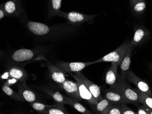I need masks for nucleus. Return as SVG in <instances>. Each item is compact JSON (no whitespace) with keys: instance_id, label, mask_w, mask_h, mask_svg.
Segmentation results:
<instances>
[{"instance_id":"obj_1","label":"nucleus","mask_w":152,"mask_h":114,"mask_svg":"<svg viewBox=\"0 0 152 114\" xmlns=\"http://www.w3.org/2000/svg\"><path fill=\"white\" fill-rule=\"evenodd\" d=\"M129 44L128 42H124L115 51L109 53L98 60L94 61L95 63L102 62H110L116 63L119 65L124 58Z\"/></svg>"},{"instance_id":"obj_2","label":"nucleus","mask_w":152,"mask_h":114,"mask_svg":"<svg viewBox=\"0 0 152 114\" xmlns=\"http://www.w3.org/2000/svg\"><path fill=\"white\" fill-rule=\"evenodd\" d=\"M113 87H116L121 92L124 98L128 103H140L138 94L135 91L134 89H132L129 86L126 84V81H119L116 86Z\"/></svg>"},{"instance_id":"obj_3","label":"nucleus","mask_w":152,"mask_h":114,"mask_svg":"<svg viewBox=\"0 0 152 114\" xmlns=\"http://www.w3.org/2000/svg\"><path fill=\"white\" fill-rule=\"evenodd\" d=\"M94 63V62H61L56 63L55 65L62 70L65 73H71L73 72H79L83 70L87 66Z\"/></svg>"},{"instance_id":"obj_4","label":"nucleus","mask_w":152,"mask_h":114,"mask_svg":"<svg viewBox=\"0 0 152 114\" xmlns=\"http://www.w3.org/2000/svg\"><path fill=\"white\" fill-rule=\"evenodd\" d=\"M69 74L76 81V82L78 85L80 97L82 99L87 100L91 104L96 105L98 104V102L92 95L91 92L89 91L86 85L82 81V80L76 75L73 74L71 73H69Z\"/></svg>"},{"instance_id":"obj_5","label":"nucleus","mask_w":152,"mask_h":114,"mask_svg":"<svg viewBox=\"0 0 152 114\" xmlns=\"http://www.w3.org/2000/svg\"><path fill=\"white\" fill-rule=\"evenodd\" d=\"M126 79L129 82L134 84L137 89L152 97V91L149 85L144 81L137 77L131 70L128 71Z\"/></svg>"},{"instance_id":"obj_6","label":"nucleus","mask_w":152,"mask_h":114,"mask_svg":"<svg viewBox=\"0 0 152 114\" xmlns=\"http://www.w3.org/2000/svg\"><path fill=\"white\" fill-rule=\"evenodd\" d=\"M103 93L105 98L112 105L128 103L121 92L116 87H111L110 89L104 91Z\"/></svg>"},{"instance_id":"obj_7","label":"nucleus","mask_w":152,"mask_h":114,"mask_svg":"<svg viewBox=\"0 0 152 114\" xmlns=\"http://www.w3.org/2000/svg\"><path fill=\"white\" fill-rule=\"evenodd\" d=\"M134 47L129 44L124 58L119 65L121 70V74L119 76V79L120 81H125L126 80V76L130 66L132 53Z\"/></svg>"},{"instance_id":"obj_8","label":"nucleus","mask_w":152,"mask_h":114,"mask_svg":"<svg viewBox=\"0 0 152 114\" xmlns=\"http://www.w3.org/2000/svg\"><path fill=\"white\" fill-rule=\"evenodd\" d=\"M75 74L82 80V81L86 85L89 91L91 92L98 102L103 99L101 93V90L99 87L87 79L80 71L76 72Z\"/></svg>"},{"instance_id":"obj_9","label":"nucleus","mask_w":152,"mask_h":114,"mask_svg":"<svg viewBox=\"0 0 152 114\" xmlns=\"http://www.w3.org/2000/svg\"><path fill=\"white\" fill-rule=\"evenodd\" d=\"M60 86L67 94L70 97L78 101L82 99L80 97L78 85L77 82L75 83L66 80L63 83L60 84Z\"/></svg>"},{"instance_id":"obj_10","label":"nucleus","mask_w":152,"mask_h":114,"mask_svg":"<svg viewBox=\"0 0 152 114\" xmlns=\"http://www.w3.org/2000/svg\"><path fill=\"white\" fill-rule=\"evenodd\" d=\"M119 64L112 62L111 66L109 68L105 76L106 83L111 87L116 86L119 81V76L118 73V68Z\"/></svg>"},{"instance_id":"obj_11","label":"nucleus","mask_w":152,"mask_h":114,"mask_svg":"<svg viewBox=\"0 0 152 114\" xmlns=\"http://www.w3.org/2000/svg\"><path fill=\"white\" fill-rule=\"evenodd\" d=\"M64 17L72 23H82L90 21L94 17L93 16H88L77 12H70L64 14Z\"/></svg>"},{"instance_id":"obj_12","label":"nucleus","mask_w":152,"mask_h":114,"mask_svg":"<svg viewBox=\"0 0 152 114\" xmlns=\"http://www.w3.org/2000/svg\"><path fill=\"white\" fill-rule=\"evenodd\" d=\"M49 74L52 80L55 82L61 84L66 80L65 72L55 65L49 64L47 65Z\"/></svg>"},{"instance_id":"obj_13","label":"nucleus","mask_w":152,"mask_h":114,"mask_svg":"<svg viewBox=\"0 0 152 114\" xmlns=\"http://www.w3.org/2000/svg\"><path fill=\"white\" fill-rule=\"evenodd\" d=\"M33 56L34 53L31 50L22 49L17 50L14 53L12 56V59L15 62H20L31 60Z\"/></svg>"},{"instance_id":"obj_14","label":"nucleus","mask_w":152,"mask_h":114,"mask_svg":"<svg viewBox=\"0 0 152 114\" xmlns=\"http://www.w3.org/2000/svg\"><path fill=\"white\" fill-rule=\"evenodd\" d=\"M27 26L29 30L36 35H44L48 34L50 30L46 25L37 22H29Z\"/></svg>"},{"instance_id":"obj_15","label":"nucleus","mask_w":152,"mask_h":114,"mask_svg":"<svg viewBox=\"0 0 152 114\" xmlns=\"http://www.w3.org/2000/svg\"><path fill=\"white\" fill-rule=\"evenodd\" d=\"M149 33L145 28L138 27L135 30L133 40L130 44L134 46L141 44L147 37Z\"/></svg>"},{"instance_id":"obj_16","label":"nucleus","mask_w":152,"mask_h":114,"mask_svg":"<svg viewBox=\"0 0 152 114\" xmlns=\"http://www.w3.org/2000/svg\"><path fill=\"white\" fill-rule=\"evenodd\" d=\"M19 93L22 97L28 102H34L36 100V96L35 93L25 85L20 86Z\"/></svg>"},{"instance_id":"obj_17","label":"nucleus","mask_w":152,"mask_h":114,"mask_svg":"<svg viewBox=\"0 0 152 114\" xmlns=\"http://www.w3.org/2000/svg\"><path fill=\"white\" fill-rule=\"evenodd\" d=\"M65 102L64 104L72 106L78 112L82 114H91L92 112L87 109L83 105L80 103L78 100L74 99L72 98L64 96Z\"/></svg>"},{"instance_id":"obj_18","label":"nucleus","mask_w":152,"mask_h":114,"mask_svg":"<svg viewBox=\"0 0 152 114\" xmlns=\"http://www.w3.org/2000/svg\"><path fill=\"white\" fill-rule=\"evenodd\" d=\"M64 103H58L57 106L55 107H48L41 111L40 113L46 114H67L68 112L65 110Z\"/></svg>"},{"instance_id":"obj_19","label":"nucleus","mask_w":152,"mask_h":114,"mask_svg":"<svg viewBox=\"0 0 152 114\" xmlns=\"http://www.w3.org/2000/svg\"><path fill=\"white\" fill-rule=\"evenodd\" d=\"M134 90L139 95L140 103L152 109V97L139 89H134Z\"/></svg>"},{"instance_id":"obj_20","label":"nucleus","mask_w":152,"mask_h":114,"mask_svg":"<svg viewBox=\"0 0 152 114\" xmlns=\"http://www.w3.org/2000/svg\"><path fill=\"white\" fill-rule=\"evenodd\" d=\"M9 73L12 78L20 81H23L26 77V74L24 70L17 67L11 68L9 69Z\"/></svg>"},{"instance_id":"obj_21","label":"nucleus","mask_w":152,"mask_h":114,"mask_svg":"<svg viewBox=\"0 0 152 114\" xmlns=\"http://www.w3.org/2000/svg\"><path fill=\"white\" fill-rule=\"evenodd\" d=\"M2 90L6 95L9 96L13 99L21 102H24L25 100L19 93H17L15 91H14L7 84H5L2 86Z\"/></svg>"},{"instance_id":"obj_22","label":"nucleus","mask_w":152,"mask_h":114,"mask_svg":"<svg viewBox=\"0 0 152 114\" xmlns=\"http://www.w3.org/2000/svg\"><path fill=\"white\" fill-rule=\"evenodd\" d=\"M132 10L134 13L137 14H141L144 12L146 7L145 0H137L133 5H131Z\"/></svg>"},{"instance_id":"obj_23","label":"nucleus","mask_w":152,"mask_h":114,"mask_svg":"<svg viewBox=\"0 0 152 114\" xmlns=\"http://www.w3.org/2000/svg\"><path fill=\"white\" fill-rule=\"evenodd\" d=\"M102 114H122L120 104L112 105L103 110Z\"/></svg>"},{"instance_id":"obj_24","label":"nucleus","mask_w":152,"mask_h":114,"mask_svg":"<svg viewBox=\"0 0 152 114\" xmlns=\"http://www.w3.org/2000/svg\"><path fill=\"white\" fill-rule=\"evenodd\" d=\"M112 104L106 98H103L98 102L96 105H95L96 107V111L99 114H101L102 112L109 105H112Z\"/></svg>"},{"instance_id":"obj_25","label":"nucleus","mask_w":152,"mask_h":114,"mask_svg":"<svg viewBox=\"0 0 152 114\" xmlns=\"http://www.w3.org/2000/svg\"><path fill=\"white\" fill-rule=\"evenodd\" d=\"M57 104L54 105H48L39 102H32V104L31 105L33 109L37 110V111H39V112L43 111V110L46 109L47 108L55 107V106H57Z\"/></svg>"},{"instance_id":"obj_26","label":"nucleus","mask_w":152,"mask_h":114,"mask_svg":"<svg viewBox=\"0 0 152 114\" xmlns=\"http://www.w3.org/2000/svg\"><path fill=\"white\" fill-rule=\"evenodd\" d=\"M5 12L8 14H12L16 10V5L13 1H10L6 2L4 6Z\"/></svg>"},{"instance_id":"obj_27","label":"nucleus","mask_w":152,"mask_h":114,"mask_svg":"<svg viewBox=\"0 0 152 114\" xmlns=\"http://www.w3.org/2000/svg\"><path fill=\"white\" fill-rule=\"evenodd\" d=\"M48 93L57 102L64 104V97L59 92L57 91L54 93Z\"/></svg>"},{"instance_id":"obj_28","label":"nucleus","mask_w":152,"mask_h":114,"mask_svg":"<svg viewBox=\"0 0 152 114\" xmlns=\"http://www.w3.org/2000/svg\"><path fill=\"white\" fill-rule=\"evenodd\" d=\"M126 104H120L122 114H137V112L131 109L126 105Z\"/></svg>"},{"instance_id":"obj_29","label":"nucleus","mask_w":152,"mask_h":114,"mask_svg":"<svg viewBox=\"0 0 152 114\" xmlns=\"http://www.w3.org/2000/svg\"><path fill=\"white\" fill-rule=\"evenodd\" d=\"M151 109L149 108L146 105H143L139 107L137 111V114H149Z\"/></svg>"},{"instance_id":"obj_30","label":"nucleus","mask_w":152,"mask_h":114,"mask_svg":"<svg viewBox=\"0 0 152 114\" xmlns=\"http://www.w3.org/2000/svg\"><path fill=\"white\" fill-rule=\"evenodd\" d=\"M52 3L53 9L58 11L61 7V0H52Z\"/></svg>"},{"instance_id":"obj_31","label":"nucleus","mask_w":152,"mask_h":114,"mask_svg":"<svg viewBox=\"0 0 152 114\" xmlns=\"http://www.w3.org/2000/svg\"><path fill=\"white\" fill-rule=\"evenodd\" d=\"M5 13H4V11L2 9H1L0 10V19H2L5 17Z\"/></svg>"},{"instance_id":"obj_32","label":"nucleus","mask_w":152,"mask_h":114,"mask_svg":"<svg viewBox=\"0 0 152 114\" xmlns=\"http://www.w3.org/2000/svg\"><path fill=\"white\" fill-rule=\"evenodd\" d=\"M137 1V0H130V4L131 6L133 5L135 2Z\"/></svg>"},{"instance_id":"obj_33","label":"nucleus","mask_w":152,"mask_h":114,"mask_svg":"<svg viewBox=\"0 0 152 114\" xmlns=\"http://www.w3.org/2000/svg\"><path fill=\"white\" fill-rule=\"evenodd\" d=\"M149 114H152V109H151V110H150V113H149Z\"/></svg>"}]
</instances>
